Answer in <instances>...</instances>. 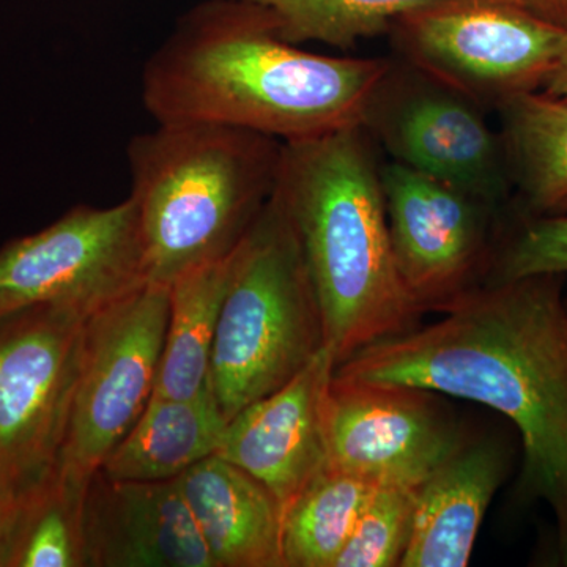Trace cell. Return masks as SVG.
<instances>
[{
  "label": "cell",
  "mask_w": 567,
  "mask_h": 567,
  "mask_svg": "<svg viewBox=\"0 0 567 567\" xmlns=\"http://www.w3.org/2000/svg\"><path fill=\"white\" fill-rule=\"evenodd\" d=\"M565 275L486 281L442 319L380 339L334 374L421 388L502 413L524 446L522 491L548 507L567 566V298Z\"/></svg>",
  "instance_id": "obj_1"
},
{
  "label": "cell",
  "mask_w": 567,
  "mask_h": 567,
  "mask_svg": "<svg viewBox=\"0 0 567 567\" xmlns=\"http://www.w3.org/2000/svg\"><path fill=\"white\" fill-rule=\"evenodd\" d=\"M390 59L301 50L252 0H204L178 18L142 71L155 123L203 122L309 140L361 125Z\"/></svg>",
  "instance_id": "obj_2"
},
{
  "label": "cell",
  "mask_w": 567,
  "mask_h": 567,
  "mask_svg": "<svg viewBox=\"0 0 567 567\" xmlns=\"http://www.w3.org/2000/svg\"><path fill=\"white\" fill-rule=\"evenodd\" d=\"M375 155V142L353 125L282 142L279 159L275 194L303 249L338 365L423 315L395 267Z\"/></svg>",
  "instance_id": "obj_3"
},
{
  "label": "cell",
  "mask_w": 567,
  "mask_h": 567,
  "mask_svg": "<svg viewBox=\"0 0 567 567\" xmlns=\"http://www.w3.org/2000/svg\"><path fill=\"white\" fill-rule=\"evenodd\" d=\"M282 142L216 123H156L126 148L145 281L224 259L274 196Z\"/></svg>",
  "instance_id": "obj_4"
},
{
  "label": "cell",
  "mask_w": 567,
  "mask_h": 567,
  "mask_svg": "<svg viewBox=\"0 0 567 567\" xmlns=\"http://www.w3.org/2000/svg\"><path fill=\"white\" fill-rule=\"evenodd\" d=\"M319 298L274 192L233 254L210 363L226 421L300 374L324 349Z\"/></svg>",
  "instance_id": "obj_5"
},
{
  "label": "cell",
  "mask_w": 567,
  "mask_h": 567,
  "mask_svg": "<svg viewBox=\"0 0 567 567\" xmlns=\"http://www.w3.org/2000/svg\"><path fill=\"white\" fill-rule=\"evenodd\" d=\"M388 35L401 61L483 110L544 87L567 54V28L525 0H434L401 14Z\"/></svg>",
  "instance_id": "obj_6"
},
{
  "label": "cell",
  "mask_w": 567,
  "mask_h": 567,
  "mask_svg": "<svg viewBox=\"0 0 567 567\" xmlns=\"http://www.w3.org/2000/svg\"><path fill=\"white\" fill-rule=\"evenodd\" d=\"M171 287L142 282L85 320L80 372L59 466L81 481L102 468L151 401Z\"/></svg>",
  "instance_id": "obj_7"
},
{
  "label": "cell",
  "mask_w": 567,
  "mask_h": 567,
  "mask_svg": "<svg viewBox=\"0 0 567 567\" xmlns=\"http://www.w3.org/2000/svg\"><path fill=\"white\" fill-rule=\"evenodd\" d=\"M89 316L43 305L0 317V491L14 498L59 464Z\"/></svg>",
  "instance_id": "obj_8"
},
{
  "label": "cell",
  "mask_w": 567,
  "mask_h": 567,
  "mask_svg": "<svg viewBox=\"0 0 567 567\" xmlns=\"http://www.w3.org/2000/svg\"><path fill=\"white\" fill-rule=\"evenodd\" d=\"M145 282L132 199L78 205L51 226L0 249V317L43 305L92 315Z\"/></svg>",
  "instance_id": "obj_9"
},
{
  "label": "cell",
  "mask_w": 567,
  "mask_h": 567,
  "mask_svg": "<svg viewBox=\"0 0 567 567\" xmlns=\"http://www.w3.org/2000/svg\"><path fill=\"white\" fill-rule=\"evenodd\" d=\"M361 126L393 162L456 185L494 208L506 199L505 153L483 107L415 66L391 61Z\"/></svg>",
  "instance_id": "obj_10"
},
{
  "label": "cell",
  "mask_w": 567,
  "mask_h": 567,
  "mask_svg": "<svg viewBox=\"0 0 567 567\" xmlns=\"http://www.w3.org/2000/svg\"><path fill=\"white\" fill-rule=\"evenodd\" d=\"M436 395L334 374L323 404L327 466L375 487H420L464 445Z\"/></svg>",
  "instance_id": "obj_11"
},
{
  "label": "cell",
  "mask_w": 567,
  "mask_h": 567,
  "mask_svg": "<svg viewBox=\"0 0 567 567\" xmlns=\"http://www.w3.org/2000/svg\"><path fill=\"white\" fill-rule=\"evenodd\" d=\"M382 186L399 276L421 312H439L491 268L496 208L395 162L382 166Z\"/></svg>",
  "instance_id": "obj_12"
},
{
  "label": "cell",
  "mask_w": 567,
  "mask_h": 567,
  "mask_svg": "<svg viewBox=\"0 0 567 567\" xmlns=\"http://www.w3.org/2000/svg\"><path fill=\"white\" fill-rule=\"evenodd\" d=\"M336 360L324 347L290 382L227 421L216 456L270 488L286 506L327 466L323 404Z\"/></svg>",
  "instance_id": "obj_13"
},
{
  "label": "cell",
  "mask_w": 567,
  "mask_h": 567,
  "mask_svg": "<svg viewBox=\"0 0 567 567\" xmlns=\"http://www.w3.org/2000/svg\"><path fill=\"white\" fill-rule=\"evenodd\" d=\"M85 567H216L177 480L92 476L84 503Z\"/></svg>",
  "instance_id": "obj_14"
},
{
  "label": "cell",
  "mask_w": 567,
  "mask_h": 567,
  "mask_svg": "<svg viewBox=\"0 0 567 567\" xmlns=\"http://www.w3.org/2000/svg\"><path fill=\"white\" fill-rule=\"evenodd\" d=\"M175 480L216 567H286L284 511L270 488L216 454Z\"/></svg>",
  "instance_id": "obj_15"
},
{
  "label": "cell",
  "mask_w": 567,
  "mask_h": 567,
  "mask_svg": "<svg viewBox=\"0 0 567 567\" xmlns=\"http://www.w3.org/2000/svg\"><path fill=\"white\" fill-rule=\"evenodd\" d=\"M505 475L502 453L465 443L416 492L401 567L468 566L481 524Z\"/></svg>",
  "instance_id": "obj_16"
},
{
  "label": "cell",
  "mask_w": 567,
  "mask_h": 567,
  "mask_svg": "<svg viewBox=\"0 0 567 567\" xmlns=\"http://www.w3.org/2000/svg\"><path fill=\"white\" fill-rule=\"evenodd\" d=\"M226 424L210 386L192 399L152 398L100 470L111 480H175L218 453Z\"/></svg>",
  "instance_id": "obj_17"
},
{
  "label": "cell",
  "mask_w": 567,
  "mask_h": 567,
  "mask_svg": "<svg viewBox=\"0 0 567 567\" xmlns=\"http://www.w3.org/2000/svg\"><path fill=\"white\" fill-rule=\"evenodd\" d=\"M507 174L539 216L567 213V102L527 91L496 107Z\"/></svg>",
  "instance_id": "obj_18"
},
{
  "label": "cell",
  "mask_w": 567,
  "mask_h": 567,
  "mask_svg": "<svg viewBox=\"0 0 567 567\" xmlns=\"http://www.w3.org/2000/svg\"><path fill=\"white\" fill-rule=\"evenodd\" d=\"M233 254L194 268L171 286L169 320L152 398L192 399L210 386L213 342Z\"/></svg>",
  "instance_id": "obj_19"
},
{
  "label": "cell",
  "mask_w": 567,
  "mask_h": 567,
  "mask_svg": "<svg viewBox=\"0 0 567 567\" xmlns=\"http://www.w3.org/2000/svg\"><path fill=\"white\" fill-rule=\"evenodd\" d=\"M89 483L63 472L58 464L18 496L3 567H85Z\"/></svg>",
  "instance_id": "obj_20"
},
{
  "label": "cell",
  "mask_w": 567,
  "mask_h": 567,
  "mask_svg": "<svg viewBox=\"0 0 567 567\" xmlns=\"http://www.w3.org/2000/svg\"><path fill=\"white\" fill-rule=\"evenodd\" d=\"M374 484L324 466L282 514L286 567H334Z\"/></svg>",
  "instance_id": "obj_21"
},
{
  "label": "cell",
  "mask_w": 567,
  "mask_h": 567,
  "mask_svg": "<svg viewBox=\"0 0 567 567\" xmlns=\"http://www.w3.org/2000/svg\"><path fill=\"white\" fill-rule=\"evenodd\" d=\"M278 22L279 33L293 44L309 41L336 50H352L361 40L390 31L406 11L434 0H252Z\"/></svg>",
  "instance_id": "obj_22"
},
{
  "label": "cell",
  "mask_w": 567,
  "mask_h": 567,
  "mask_svg": "<svg viewBox=\"0 0 567 567\" xmlns=\"http://www.w3.org/2000/svg\"><path fill=\"white\" fill-rule=\"evenodd\" d=\"M416 492L412 487L377 488L334 567H401L412 536Z\"/></svg>",
  "instance_id": "obj_23"
},
{
  "label": "cell",
  "mask_w": 567,
  "mask_h": 567,
  "mask_svg": "<svg viewBox=\"0 0 567 567\" xmlns=\"http://www.w3.org/2000/svg\"><path fill=\"white\" fill-rule=\"evenodd\" d=\"M487 281L536 275H567V213L544 215L525 224L492 259Z\"/></svg>",
  "instance_id": "obj_24"
},
{
  "label": "cell",
  "mask_w": 567,
  "mask_h": 567,
  "mask_svg": "<svg viewBox=\"0 0 567 567\" xmlns=\"http://www.w3.org/2000/svg\"><path fill=\"white\" fill-rule=\"evenodd\" d=\"M17 502L14 496L0 491V567H3V561H6L11 527H13L14 514H17Z\"/></svg>",
  "instance_id": "obj_25"
},
{
  "label": "cell",
  "mask_w": 567,
  "mask_h": 567,
  "mask_svg": "<svg viewBox=\"0 0 567 567\" xmlns=\"http://www.w3.org/2000/svg\"><path fill=\"white\" fill-rule=\"evenodd\" d=\"M525 2L539 17L567 28V0H525Z\"/></svg>",
  "instance_id": "obj_26"
},
{
  "label": "cell",
  "mask_w": 567,
  "mask_h": 567,
  "mask_svg": "<svg viewBox=\"0 0 567 567\" xmlns=\"http://www.w3.org/2000/svg\"><path fill=\"white\" fill-rule=\"evenodd\" d=\"M544 91L567 102V54L558 63L557 69L551 71L550 76L547 78Z\"/></svg>",
  "instance_id": "obj_27"
}]
</instances>
